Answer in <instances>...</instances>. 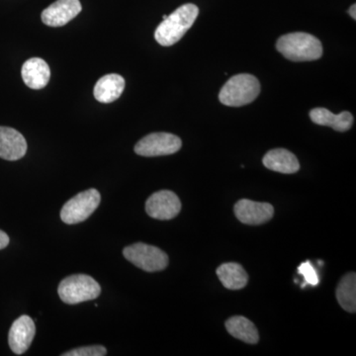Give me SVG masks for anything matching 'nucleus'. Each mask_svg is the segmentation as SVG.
I'll return each instance as SVG.
<instances>
[{
  "mask_svg": "<svg viewBox=\"0 0 356 356\" xmlns=\"http://www.w3.org/2000/svg\"><path fill=\"white\" fill-rule=\"evenodd\" d=\"M199 9L195 4L187 3L178 7L156 28L154 38L159 44L170 47L177 44L186 34L198 17Z\"/></svg>",
  "mask_w": 356,
  "mask_h": 356,
  "instance_id": "f257e3e1",
  "label": "nucleus"
},
{
  "mask_svg": "<svg viewBox=\"0 0 356 356\" xmlns=\"http://www.w3.org/2000/svg\"><path fill=\"white\" fill-rule=\"evenodd\" d=\"M276 49L293 62H311L323 56L320 40L308 33L295 32L284 35L278 39Z\"/></svg>",
  "mask_w": 356,
  "mask_h": 356,
  "instance_id": "f03ea898",
  "label": "nucleus"
},
{
  "mask_svg": "<svg viewBox=\"0 0 356 356\" xmlns=\"http://www.w3.org/2000/svg\"><path fill=\"white\" fill-rule=\"evenodd\" d=\"M261 93V83L252 74H240L225 83L220 91L219 99L229 107H241L250 104Z\"/></svg>",
  "mask_w": 356,
  "mask_h": 356,
  "instance_id": "7ed1b4c3",
  "label": "nucleus"
},
{
  "mask_svg": "<svg viewBox=\"0 0 356 356\" xmlns=\"http://www.w3.org/2000/svg\"><path fill=\"white\" fill-rule=\"evenodd\" d=\"M58 293L64 303L76 305L97 298L102 293V287L91 276L76 274L60 283Z\"/></svg>",
  "mask_w": 356,
  "mask_h": 356,
  "instance_id": "20e7f679",
  "label": "nucleus"
},
{
  "mask_svg": "<svg viewBox=\"0 0 356 356\" xmlns=\"http://www.w3.org/2000/svg\"><path fill=\"white\" fill-rule=\"evenodd\" d=\"M124 257L147 273L163 270L168 266V257L161 248L147 243H137L124 248Z\"/></svg>",
  "mask_w": 356,
  "mask_h": 356,
  "instance_id": "39448f33",
  "label": "nucleus"
},
{
  "mask_svg": "<svg viewBox=\"0 0 356 356\" xmlns=\"http://www.w3.org/2000/svg\"><path fill=\"white\" fill-rule=\"evenodd\" d=\"M100 201L102 196L95 188L81 192L65 204L60 211V219L67 225L86 221L97 209Z\"/></svg>",
  "mask_w": 356,
  "mask_h": 356,
  "instance_id": "423d86ee",
  "label": "nucleus"
},
{
  "mask_svg": "<svg viewBox=\"0 0 356 356\" xmlns=\"http://www.w3.org/2000/svg\"><path fill=\"white\" fill-rule=\"evenodd\" d=\"M182 142L177 136L170 133H153L143 138L135 146V153L142 156H168L177 153Z\"/></svg>",
  "mask_w": 356,
  "mask_h": 356,
  "instance_id": "0eeeda50",
  "label": "nucleus"
},
{
  "mask_svg": "<svg viewBox=\"0 0 356 356\" xmlns=\"http://www.w3.org/2000/svg\"><path fill=\"white\" fill-rule=\"evenodd\" d=\"M181 210V202L175 192L161 191L149 196L146 202V211L149 217L156 220H172Z\"/></svg>",
  "mask_w": 356,
  "mask_h": 356,
  "instance_id": "6e6552de",
  "label": "nucleus"
},
{
  "mask_svg": "<svg viewBox=\"0 0 356 356\" xmlns=\"http://www.w3.org/2000/svg\"><path fill=\"white\" fill-rule=\"evenodd\" d=\"M81 9L79 0H57L42 13V21L50 27H62L76 18Z\"/></svg>",
  "mask_w": 356,
  "mask_h": 356,
  "instance_id": "1a4fd4ad",
  "label": "nucleus"
},
{
  "mask_svg": "<svg viewBox=\"0 0 356 356\" xmlns=\"http://www.w3.org/2000/svg\"><path fill=\"white\" fill-rule=\"evenodd\" d=\"M35 334V323L29 316L23 315L14 321L8 334V343L11 350L15 355H23L31 346Z\"/></svg>",
  "mask_w": 356,
  "mask_h": 356,
  "instance_id": "9d476101",
  "label": "nucleus"
},
{
  "mask_svg": "<svg viewBox=\"0 0 356 356\" xmlns=\"http://www.w3.org/2000/svg\"><path fill=\"white\" fill-rule=\"evenodd\" d=\"M234 211L238 221L252 226L268 222L274 215V208L271 204L254 202L248 199L238 201Z\"/></svg>",
  "mask_w": 356,
  "mask_h": 356,
  "instance_id": "9b49d317",
  "label": "nucleus"
},
{
  "mask_svg": "<svg viewBox=\"0 0 356 356\" xmlns=\"http://www.w3.org/2000/svg\"><path fill=\"white\" fill-rule=\"evenodd\" d=\"M27 142L22 134L15 129L0 126V158L18 161L27 152Z\"/></svg>",
  "mask_w": 356,
  "mask_h": 356,
  "instance_id": "f8f14e48",
  "label": "nucleus"
},
{
  "mask_svg": "<svg viewBox=\"0 0 356 356\" xmlns=\"http://www.w3.org/2000/svg\"><path fill=\"white\" fill-rule=\"evenodd\" d=\"M21 74L28 88L42 89L50 81L51 70L43 58H31L23 65Z\"/></svg>",
  "mask_w": 356,
  "mask_h": 356,
  "instance_id": "ddd939ff",
  "label": "nucleus"
},
{
  "mask_svg": "<svg viewBox=\"0 0 356 356\" xmlns=\"http://www.w3.org/2000/svg\"><path fill=\"white\" fill-rule=\"evenodd\" d=\"M262 163L268 170L285 175H292L300 170L298 159L285 149H271L264 156Z\"/></svg>",
  "mask_w": 356,
  "mask_h": 356,
  "instance_id": "4468645a",
  "label": "nucleus"
},
{
  "mask_svg": "<svg viewBox=\"0 0 356 356\" xmlns=\"http://www.w3.org/2000/svg\"><path fill=\"white\" fill-rule=\"evenodd\" d=\"M125 88V79L120 74L102 76L95 86V97L98 102L111 103L120 97Z\"/></svg>",
  "mask_w": 356,
  "mask_h": 356,
  "instance_id": "2eb2a0df",
  "label": "nucleus"
},
{
  "mask_svg": "<svg viewBox=\"0 0 356 356\" xmlns=\"http://www.w3.org/2000/svg\"><path fill=\"white\" fill-rule=\"evenodd\" d=\"M310 118L317 125L332 127L337 132H346L353 125V114L348 111L334 114L325 108H315L311 110Z\"/></svg>",
  "mask_w": 356,
  "mask_h": 356,
  "instance_id": "dca6fc26",
  "label": "nucleus"
},
{
  "mask_svg": "<svg viewBox=\"0 0 356 356\" xmlns=\"http://www.w3.org/2000/svg\"><path fill=\"white\" fill-rule=\"evenodd\" d=\"M217 275L222 286L229 290H240L247 286L248 275L241 264H224L217 268Z\"/></svg>",
  "mask_w": 356,
  "mask_h": 356,
  "instance_id": "f3484780",
  "label": "nucleus"
},
{
  "mask_svg": "<svg viewBox=\"0 0 356 356\" xmlns=\"http://www.w3.org/2000/svg\"><path fill=\"white\" fill-rule=\"evenodd\" d=\"M229 334L243 343L255 344L259 343V334L254 323L243 316L229 318L226 322Z\"/></svg>",
  "mask_w": 356,
  "mask_h": 356,
  "instance_id": "a211bd4d",
  "label": "nucleus"
},
{
  "mask_svg": "<svg viewBox=\"0 0 356 356\" xmlns=\"http://www.w3.org/2000/svg\"><path fill=\"white\" fill-rule=\"evenodd\" d=\"M337 298L343 310L356 311V275L350 273L343 276L337 288Z\"/></svg>",
  "mask_w": 356,
  "mask_h": 356,
  "instance_id": "6ab92c4d",
  "label": "nucleus"
},
{
  "mask_svg": "<svg viewBox=\"0 0 356 356\" xmlns=\"http://www.w3.org/2000/svg\"><path fill=\"white\" fill-rule=\"evenodd\" d=\"M107 350L103 346H83L76 350L63 353V356H104Z\"/></svg>",
  "mask_w": 356,
  "mask_h": 356,
  "instance_id": "aec40b11",
  "label": "nucleus"
},
{
  "mask_svg": "<svg viewBox=\"0 0 356 356\" xmlns=\"http://www.w3.org/2000/svg\"><path fill=\"white\" fill-rule=\"evenodd\" d=\"M298 271L301 275L304 276V280L306 281L305 284H304L305 286L307 284L313 285V286L318 284L317 271L315 270V268H314L310 262L306 261L302 264L299 266Z\"/></svg>",
  "mask_w": 356,
  "mask_h": 356,
  "instance_id": "412c9836",
  "label": "nucleus"
},
{
  "mask_svg": "<svg viewBox=\"0 0 356 356\" xmlns=\"http://www.w3.org/2000/svg\"><path fill=\"white\" fill-rule=\"evenodd\" d=\"M9 245V236L0 229V250H3Z\"/></svg>",
  "mask_w": 356,
  "mask_h": 356,
  "instance_id": "4be33fe9",
  "label": "nucleus"
},
{
  "mask_svg": "<svg viewBox=\"0 0 356 356\" xmlns=\"http://www.w3.org/2000/svg\"><path fill=\"white\" fill-rule=\"evenodd\" d=\"M348 13H350V15L351 17H353V20L356 19V6L355 4H353V6H350V10H348Z\"/></svg>",
  "mask_w": 356,
  "mask_h": 356,
  "instance_id": "5701e85b",
  "label": "nucleus"
}]
</instances>
